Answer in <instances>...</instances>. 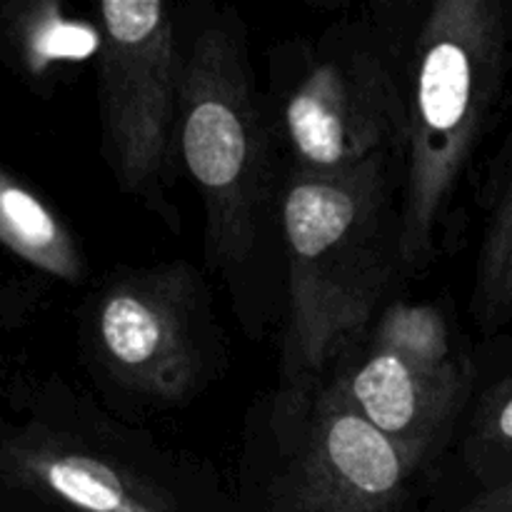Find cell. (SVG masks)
<instances>
[{"label":"cell","instance_id":"7c38bea8","mask_svg":"<svg viewBox=\"0 0 512 512\" xmlns=\"http://www.w3.org/2000/svg\"><path fill=\"white\" fill-rule=\"evenodd\" d=\"M483 233L475 253L468 315L485 340L512 323V123L483 195Z\"/></svg>","mask_w":512,"mask_h":512},{"label":"cell","instance_id":"5bb4252c","mask_svg":"<svg viewBox=\"0 0 512 512\" xmlns=\"http://www.w3.org/2000/svg\"><path fill=\"white\" fill-rule=\"evenodd\" d=\"M35 298L38 293L33 288H23L0 275V333L23 323L33 310Z\"/></svg>","mask_w":512,"mask_h":512},{"label":"cell","instance_id":"5b68a950","mask_svg":"<svg viewBox=\"0 0 512 512\" xmlns=\"http://www.w3.org/2000/svg\"><path fill=\"white\" fill-rule=\"evenodd\" d=\"M410 3L368 5L268 50L265 103L288 170L335 175L390 160L408 133Z\"/></svg>","mask_w":512,"mask_h":512},{"label":"cell","instance_id":"52a82bcc","mask_svg":"<svg viewBox=\"0 0 512 512\" xmlns=\"http://www.w3.org/2000/svg\"><path fill=\"white\" fill-rule=\"evenodd\" d=\"M230 485L235 512H420L435 480L325 383L250 403Z\"/></svg>","mask_w":512,"mask_h":512},{"label":"cell","instance_id":"8fae6325","mask_svg":"<svg viewBox=\"0 0 512 512\" xmlns=\"http://www.w3.org/2000/svg\"><path fill=\"white\" fill-rule=\"evenodd\" d=\"M478 360V388L453 448L468 495L512 480V338L493 358L478 350Z\"/></svg>","mask_w":512,"mask_h":512},{"label":"cell","instance_id":"3957f363","mask_svg":"<svg viewBox=\"0 0 512 512\" xmlns=\"http://www.w3.org/2000/svg\"><path fill=\"white\" fill-rule=\"evenodd\" d=\"M398 238L395 163L335 175L288 170L278 393L320 388L358 345L400 283Z\"/></svg>","mask_w":512,"mask_h":512},{"label":"cell","instance_id":"ba28073f","mask_svg":"<svg viewBox=\"0 0 512 512\" xmlns=\"http://www.w3.org/2000/svg\"><path fill=\"white\" fill-rule=\"evenodd\" d=\"M478 375V348L450 300L390 298L328 383L438 483Z\"/></svg>","mask_w":512,"mask_h":512},{"label":"cell","instance_id":"9a60e30c","mask_svg":"<svg viewBox=\"0 0 512 512\" xmlns=\"http://www.w3.org/2000/svg\"><path fill=\"white\" fill-rule=\"evenodd\" d=\"M453 512H512V480L488 493H475L460 500Z\"/></svg>","mask_w":512,"mask_h":512},{"label":"cell","instance_id":"277c9868","mask_svg":"<svg viewBox=\"0 0 512 512\" xmlns=\"http://www.w3.org/2000/svg\"><path fill=\"white\" fill-rule=\"evenodd\" d=\"M512 73V0H430L408 15V133L398 165L400 283L448 245L455 200Z\"/></svg>","mask_w":512,"mask_h":512},{"label":"cell","instance_id":"9c48e42d","mask_svg":"<svg viewBox=\"0 0 512 512\" xmlns=\"http://www.w3.org/2000/svg\"><path fill=\"white\" fill-rule=\"evenodd\" d=\"M180 13L183 3H95L103 45L98 63L100 155L115 188L170 233L183 220L173 200L180 175Z\"/></svg>","mask_w":512,"mask_h":512},{"label":"cell","instance_id":"4fadbf2b","mask_svg":"<svg viewBox=\"0 0 512 512\" xmlns=\"http://www.w3.org/2000/svg\"><path fill=\"white\" fill-rule=\"evenodd\" d=\"M0 245L45 278L80 285L88 258L63 215L30 185L0 168Z\"/></svg>","mask_w":512,"mask_h":512},{"label":"cell","instance_id":"8992f818","mask_svg":"<svg viewBox=\"0 0 512 512\" xmlns=\"http://www.w3.org/2000/svg\"><path fill=\"white\" fill-rule=\"evenodd\" d=\"M78 320L80 355L100 400L133 423L188 408L228 368L213 290L188 260L115 265Z\"/></svg>","mask_w":512,"mask_h":512},{"label":"cell","instance_id":"30bf717a","mask_svg":"<svg viewBox=\"0 0 512 512\" xmlns=\"http://www.w3.org/2000/svg\"><path fill=\"white\" fill-rule=\"evenodd\" d=\"M100 45L95 15H70L58 0L0 5V55L40 93H50L83 65L98 63Z\"/></svg>","mask_w":512,"mask_h":512},{"label":"cell","instance_id":"7a4b0ae2","mask_svg":"<svg viewBox=\"0 0 512 512\" xmlns=\"http://www.w3.org/2000/svg\"><path fill=\"white\" fill-rule=\"evenodd\" d=\"M0 510L235 512V503L210 460L45 375L0 388Z\"/></svg>","mask_w":512,"mask_h":512},{"label":"cell","instance_id":"6da1fadb","mask_svg":"<svg viewBox=\"0 0 512 512\" xmlns=\"http://www.w3.org/2000/svg\"><path fill=\"white\" fill-rule=\"evenodd\" d=\"M180 168L203 200L205 260L248 338L285 315L288 160L233 5L183 3Z\"/></svg>","mask_w":512,"mask_h":512}]
</instances>
